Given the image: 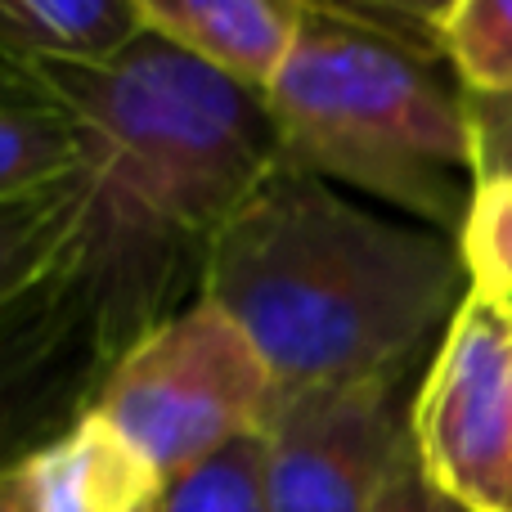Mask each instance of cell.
<instances>
[{
    "label": "cell",
    "mask_w": 512,
    "mask_h": 512,
    "mask_svg": "<svg viewBox=\"0 0 512 512\" xmlns=\"http://www.w3.org/2000/svg\"><path fill=\"white\" fill-rule=\"evenodd\" d=\"M77 126L81 292L108 355L203 297L230 216L283 162L265 95L144 32L104 63L36 68Z\"/></svg>",
    "instance_id": "6da1fadb"
},
{
    "label": "cell",
    "mask_w": 512,
    "mask_h": 512,
    "mask_svg": "<svg viewBox=\"0 0 512 512\" xmlns=\"http://www.w3.org/2000/svg\"><path fill=\"white\" fill-rule=\"evenodd\" d=\"M459 243L279 167L203 265L216 301L270 364L279 396L414 373L468 297Z\"/></svg>",
    "instance_id": "7a4b0ae2"
},
{
    "label": "cell",
    "mask_w": 512,
    "mask_h": 512,
    "mask_svg": "<svg viewBox=\"0 0 512 512\" xmlns=\"http://www.w3.org/2000/svg\"><path fill=\"white\" fill-rule=\"evenodd\" d=\"M441 59L306 0L301 32L265 90L288 167L459 239L477 171L463 86Z\"/></svg>",
    "instance_id": "3957f363"
},
{
    "label": "cell",
    "mask_w": 512,
    "mask_h": 512,
    "mask_svg": "<svg viewBox=\"0 0 512 512\" xmlns=\"http://www.w3.org/2000/svg\"><path fill=\"white\" fill-rule=\"evenodd\" d=\"M90 409L176 481L243 436H261L279 409V382L252 337L198 297L108 364Z\"/></svg>",
    "instance_id": "277c9868"
},
{
    "label": "cell",
    "mask_w": 512,
    "mask_h": 512,
    "mask_svg": "<svg viewBox=\"0 0 512 512\" xmlns=\"http://www.w3.org/2000/svg\"><path fill=\"white\" fill-rule=\"evenodd\" d=\"M427 481L463 512H512V315L468 292L409 409Z\"/></svg>",
    "instance_id": "5b68a950"
},
{
    "label": "cell",
    "mask_w": 512,
    "mask_h": 512,
    "mask_svg": "<svg viewBox=\"0 0 512 512\" xmlns=\"http://www.w3.org/2000/svg\"><path fill=\"white\" fill-rule=\"evenodd\" d=\"M409 373L279 396L265 427L270 512H373L409 450Z\"/></svg>",
    "instance_id": "8992f818"
},
{
    "label": "cell",
    "mask_w": 512,
    "mask_h": 512,
    "mask_svg": "<svg viewBox=\"0 0 512 512\" xmlns=\"http://www.w3.org/2000/svg\"><path fill=\"white\" fill-rule=\"evenodd\" d=\"M108 355L77 274H59L0 315V472L90 409Z\"/></svg>",
    "instance_id": "52a82bcc"
},
{
    "label": "cell",
    "mask_w": 512,
    "mask_h": 512,
    "mask_svg": "<svg viewBox=\"0 0 512 512\" xmlns=\"http://www.w3.org/2000/svg\"><path fill=\"white\" fill-rule=\"evenodd\" d=\"M32 512H153L171 481L108 423L81 409L59 436L18 463Z\"/></svg>",
    "instance_id": "ba28073f"
},
{
    "label": "cell",
    "mask_w": 512,
    "mask_h": 512,
    "mask_svg": "<svg viewBox=\"0 0 512 512\" xmlns=\"http://www.w3.org/2000/svg\"><path fill=\"white\" fill-rule=\"evenodd\" d=\"M144 32L198 63L270 90L301 32L306 0H131Z\"/></svg>",
    "instance_id": "9c48e42d"
},
{
    "label": "cell",
    "mask_w": 512,
    "mask_h": 512,
    "mask_svg": "<svg viewBox=\"0 0 512 512\" xmlns=\"http://www.w3.org/2000/svg\"><path fill=\"white\" fill-rule=\"evenodd\" d=\"M81 171V144L68 108L45 77L0 54V203L32 198Z\"/></svg>",
    "instance_id": "30bf717a"
},
{
    "label": "cell",
    "mask_w": 512,
    "mask_h": 512,
    "mask_svg": "<svg viewBox=\"0 0 512 512\" xmlns=\"http://www.w3.org/2000/svg\"><path fill=\"white\" fill-rule=\"evenodd\" d=\"M140 36L131 0H0V54L27 68L104 63Z\"/></svg>",
    "instance_id": "8fae6325"
},
{
    "label": "cell",
    "mask_w": 512,
    "mask_h": 512,
    "mask_svg": "<svg viewBox=\"0 0 512 512\" xmlns=\"http://www.w3.org/2000/svg\"><path fill=\"white\" fill-rule=\"evenodd\" d=\"M81 216V171L45 194L0 203V315L77 265Z\"/></svg>",
    "instance_id": "7c38bea8"
},
{
    "label": "cell",
    "mask_w": 512,
    "mask_h": 512,
    "mask_svg": "<svg viewBox=\"0 0 512 512\" xmlns=\"http://www.w3.org/2000/svg\"><path fill=\"white\" fill-rule=\"evenodd\" d=\"M441 59L463 95L512 90V0H459L445 18Z\"/></svg>",
    "instance_id": "4fadbf2b"
},
{
    "label": "cell",
    "mask_w": 512,
    "mask_h": 512,
    "mask_svg": "<svg viewBox=\"0 0 512 512\" xmlns=\"http://www.w3.org/2000/svg\"><path fill=\"white\" fill-rule=\"evenodd\" d=\"M153 512H270L265 504V432L176 477Z\"/></svg>",
    "instance_id": "5bb4252c"
},
{
    "label": "cell",
    "mask_w": 512,
    "mask_h": 512,
    "mask_svg": "<svg viewBox=\"0 0 512 512\" xmlns=\"http://www.w3.org/2000/svg\"><path fill=\"white\" fill-rule=\"evenodd\" d=\"M459 256L468 270V288L499 306L512 301V176L481 180L472 189L468 216L459 230Z\"/></svg>",
    "instance_id": "9a60e30c"
},
{
    "label": "cell",
    "mask_w": 512,
    "mask_h": 512,
    "mask_svg": "<svg viewBox=\"0 0 512 512\" xmlns=\"http://www.w3.org/2000/svg\"><path fill=\"white\" fill-rule=\"evenodd\" d=\"M324 5L342 9V14L360 18V23L378 27V32L405 41L409 50L441 59V32L445 18L459 0H324Z\"/></svg>",
    "instance_id": "2e32d148"
},
{
    "label": "cell",
    "mask_w": 512,
    "mask_h": 512,
    "mask_svg": "<svg viewBox=\"0 0 512 512\" xmlns=\"http://www.w3.org/2000/svg\"><path fill=\"white\" fill-rule=\"evenodd\" d=\"M468 122L477 185L512 176V90H504V95H468Z\"/></svg>",
    "instance_id": "e0dca14e"
},
{
    "label": "cell",
    "mask_w": 512,
    "mask_h": 512,
    "mask_svg": "<svg viewBox=\"0 0 512 512\" xmlns=\"http://www.w3.org/2000/svg\"><path fill=\"white\" fill-rule=\"evenodd\" d=\"M373 512H463V508L427 481L423 463H418V454H414V441H409V450L400 454V463L391 468Z\"/></svg>",
    "instance_id": "ac0fdd59"
},
{
    "label": "cell",
    "mask_w": 512,
    "mask_h": 512,
    "mask_svg": "<svg viewBox=\"0 0 512 512\" xmlns=\"http://www.w3.org/2000/svg\"><path fill=\"white\" fill-rule=\"evenodd\" d=\"M0 512H32L23 495V481H18V463L9 472H0Z\"/></svg>",
    "instance_id": "d6986e66"
},
{
    "label": "cell",
    "mask_w": 512,
    "mask_h": 512,
    "mask_svg": "<svg viewBox=\"0 0 512 512\" xmlns=\"http://www.w3.org/2000/svg\"><path fill=\"white\" fill-rule=\"evenodd\" d=\"M504 310H508V315H512V301H508V306H504Z\"/></svg>",
    "instance_id": "ffe728a7"
}]
</instances>
